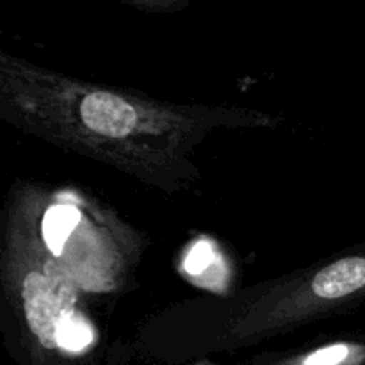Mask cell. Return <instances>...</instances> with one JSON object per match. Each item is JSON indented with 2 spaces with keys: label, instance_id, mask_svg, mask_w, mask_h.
<instances>
[{
  "label": "cell",
  "instance_id": "cell-7",
  "mask_svg": "<svg viewBox=\"0 0 365 365\" xmlns=\"http://www.w3.org/2000/svg\"><path fill=\"white\" fill-rule=\"evenodd\" d=\"M349 348L346 344H335L330 348H323L319 351L307 356L305 365H339L348 359Z\"/></svg>",
  "mask_w": 365,
  "mask_h": 365
},
{
  "label": "cell",
  "instance_id": "cell-1",
  "mask_svg": "<svg viewBox=\"0 0 365 365\" xmlns=\"http://www.w3.org/2000/svg\"><path fill=\"white\" fill-rule=\"evenodd\" d=\"M75 294L64 282L41 273H29L24 284L25 317L46 348L57 346L59 324L71 316Z\"/></svg>",
  "mask_w": 365,
  "mask_h": 365
},
{
  "label": "cell",
  "instance_id": "cell-5",
  "mask_svg": "<svg viewBox=\"0 0 365 365\" xmlns=\"http://www.w3.org/2000/svg\"><path fill=\"white\" fill-rule=\"evenodd\" d=\"M93 331L81 317L68 316L57 330V346L68 351H81L86 346L91 344Z\"/></svg>",
  "mask_w": 365,
  "mask_h": 365
},
{
  "label": "cell",
  "instance_id": "cell-6",
  "mask_svg": "<svg viewBox=\"0 0 365 365\" xmlns=\"http://www.w3.org/2000/svg\"><path fill=\"white\" fill-rule=\"evenodd\" d=\"M214 259V252L210 248L209 242H198L195 245V248L189 252L187 259H185V271L191 274H198L202 271H205V267L212 262Z\"/></svg>",
  "mask_w": 365,
  "mask_h": 365
},
{
  "label": "cell",
  "instance_id": "cell-2",
  "mask_svg": "<svg viewBox=\"0 0 365 365\" xmlns=\"http://www.w3.org/2000/svg\"><path fill=\"white\" fill-rule=\"evenodd\" d=\"M81 120L96 134L125 138L135 127V110L120 96L96 91L81 102Z\"/></svg>",
  "mask_w": 365,
  "mask_h": 365
},
{
  "label": "cell",
  "instance_id": "cell-3",
  "mask_svg": "<svg viewBox=\"0 0 365 365\" xmlns=\"http://www.w3.org/2000/svg\"><path fill=\"white\" fill-rule=\"evenodd\" d=\"M365 285V259L349 257L324 267L314 278L312 289L319 298H342Z\"/></svg>",
  "mask_w": 365,
  "mask_h": 365
},
{
  "label": "cell",
  "instance_id": "cell-4",
  "mask_svg": "<svg viewBox=\"0 0 365 365\" xmlns=\"http://www.w3.org/2000/svg\"><path fill=\"white\" fill-rule=\"evenodd\" d=\"M81 220V212L71 205H56L50 207L48 212L43 220V237L50 252L59 255L63 252V246L66 242L68 235L73 232Z\"/></svg>",
  "mask_w": 365,
  "mask_h": 365
}]
</instances>
